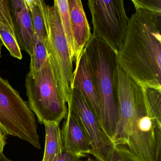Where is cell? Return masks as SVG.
Instances as JSON below:
<instances>
[{
	"label": "cell",
	"mask_w": 161,
	"mask_h": 161,
	"mask_svg": "<svg viewBox=\"0 0 161 161\" xmlns=\"http://www.w3.org/2000/svg\"><path fill=\"white\" fill-rule=\"evenodd\" d=\"M126 147L138 161H161V118L151 109L138 85Z\"/></svg>",
	"instance_id": "obj_3"
},
{
	"label": "cell",
	"mask_w": 161,
	"mask_h": 161,
	"mask_svg": "<svg viewBox=\"0 0 161 161\" xmlns=\"http://www.w3.org/2000/svg\"><path fill=\"white\" fill-rule=\"evenodd\" d=\"M70 99L68 103L78 117L82 127L89 139L91 154L97 161H110L114 146L80 90H70Z\"/></svg>",
	"instance_id": "obj_8"
},
{
	"label": "cell",
	"mask_w": 161,
	"mask_h": 161,
	"mask_svg": "<svg viewBox=\"0 0 161 161\" xmlns=\"http://www.w3.org/2000/svg\"><path fill=\"white\" fill-rule=\"evenodd\" d=\"M25 1L31 14L36 36L47 42V33L45 15L47 4L43 0Z\"/></svg>",
	"instance_id": "obj_15"
},
{
	"label": "cell",
	"mask_w": 161,
	"mask_h": 161,
	"mask_svg": "<svg viewBox=\"0 0 161 161\" xmlns=\"http://www.w3.org/2000/svg\"><path fill=\"white\" fill-rule=\"evenodd\" d=\"M3 46V44L2 43L1 41L0 40V58L2 57V47Z\"/></svg>",
	"instance_id": "obj_25"
},
{
	"label": "cell",
	"mask_w": 161,
	"mask_h": 161,
	"mask_svg": "<svg viewBox=\"0 0 161 161\" xmlns=\"http://www.w3.org/2000/svg\"><path fill=\"white\" fill-rule=\"evenodd\" d=\"M75 62V69L70 80V90H80L101 124L99 100L85 49Z\"/></svg>",
	"instance_id": "obj_11"
},
{
	"label": "cell",
	"mask_w": 161,
	"mask_h": 161,
	"mask_svg": "<svg viewBox=\"0 0 161 161\" xmlns=\"http://www.w3.org/2000/svg\"><path fill=\"white\" fill-rule=\"evenodd\" d=\"M7 135L0 129V155L3 153L4 147L6 144Z\"/></svg>",
	"instance_id": "obj_23"
},
{
	"label": "cell",
	"mask_w": 161,
	"mask_h": 161,
	"mask_svg": "<svg viewBox=\"0 0 161 161\" xmlns=\"http://www.w3.org/2000/svg\"><path fill=\"white\" fill-rule=\"evenodd\" d=\"M37 127L35 114L28 102L0 76V129L6 135L25 140L39 149Z\"/></svg>",
	"instance_id": "obj_5"
},
{
	"label": "cell",
	"mask_w": 161,
	"mask_h": 161,
	"mask_svg": "<svg viewBox=\"0 0 161 161\" xmlns=\"http://www.w3.org/2000/svg\"><path fill=\"white\" fill-rule=\"evenodd\" d=\"M96 161L94 159H93V158H91V157H89L88 158H87V160L86 161Z\"/></svg>",
	"instance_id": "obj_26"
},
{
	"label": "cell",
	"mask_w": 161,
	"mask_h": 161,
	"mask_svg": "<svg viewBox=\"0 0 161 161\" xmlns=\"http://www.w3.org/2000/svg\"><path fill=\"white\" fill-rule=\"evenodd\" d=\"M161 14L139 9L117 53L119 67L142 89L161 91Z\"/></svg>",
	"instance_id": "obj_1"
},
{
	"label": "cell",
	"mask_w": 161,
	"mask_h": 161,
	"mask_svg": "<svg viewBox=\"0 0 161 161\" xmlns=\"http://www.w3.org/2000/svg\"><path fill=\"white\" fill-rule=\"evenodd\" d=\"M45 18L47 27V46L50 63L61 97L65 103L70 99V82L73 65L58 8L46 4Z\"/></svg>",
	"instance_id": "obj_6"
},
{
	"label": "cell",
	"mask_w": 161,
	"mask_h": 161,
	"mask_svg": "<svg viewBox=\"0 0 161 161\" xmlns=\"http://www.w3.org/2000/svg\"><path fill=\"white\" fill-rule=\"evenodd\" d=\"M87 5L94 28L92 35L118 52L123 44L129 19L122 0H89Z\"/></svg>",
	"instance_id": "obj_7"
},
{
	"label": "cell",
	"mask_w": 161,
	"mask_h": 161,
	"mask_svg": "<svg viewBox=\"0 0 161 161\" xmlns=\"http://www.w3.org/2000/svg\"><path fill=\"white\" fill-rule=\"evenodd\" d=\"M136 10L144 9L156 14H161V0H132Z\"/></svg>",
	"instance_id": "obj_21"
},
{
	"label": "cell",
	"mask_w": 161,
	"mask_h": 161,
	"mask_svg": "<svg viewBox=\"0 0 161 161\" xmlns=\"http://www.w3.org/2000/svg\"><path fill=\"white\" fill-rule=\"evenodd\" d=\"M46 142L42 161H55L63 153L61 129L57 122H45Z\"/></svg>",
	"instance_id": "obj_14"
},
{
	"label": "cell",
	"mask_w": 161,
	"mask_h": 161,
	"mask_svg": "<svg viewBox=\"0 0 161 161\" xmlns=\"http://www.w3.org/2000/svg\"><path fill=\"white\" fill-rule=\"evenodd\" d=\"M110 161H138L126 146H115Z\"/></svg>",
	"instance_id": "obj_20"
},
{
	"label": "cell",
	"mask_w": 161,
	"mask_h": 161,
	"mask_svg": "<svg viewBox=\"0 0 161 161\" xmlns=\"http://www.w3.org/2000/svg\"><path fill=\"white\" fill-rule=\"evenodd\" d=\"M67 115L61 130L63 152L83 158L91 154L89 139L75 113L68 107Z\"/></svg>",
	"instance_id": "obj_10"
},
{
	"label": "cell",
	"mask_w": 161,
	"mask_h": 161,
	"mask_svg": "<svg viewBox=\"0 0 161 161\" xmlns=\"http://www.w3.org/2000/svg\"><path fill=\"white\" fill-rule=\"evenodd\" d=\"M0 26L15 36L11 0H0Z\"/></svg>",
	"instance_id": "obj_19"
},
{
	"label": "cell",
	"mask_w": 161,
	"mask_h": 161,
	"mask_svg": "<svg viewBox=\"0 0 161 161\" xmlns=\"http://www.w3.org/2000/svg\"><path fill=\"white\" fill-rule=\"evenodd\" d=\"M15 34L21 50L32 55L35 34L25 0H11Z\"/></svg>",
	"instance_id": "obj_12"
},
{
	"label": "cell",
	"mask_w": 161,
	"mask_h": 161,
	"mask_svg": "<svg viewBox=\"0 0 161 161\" xmlns=\"http://www.w3.org/2000/svg\"><path fill=\"white\" fill-rule=\"evenodd\" d=\"M0 40L9 51L11 56L19 60H22L21 50L16 36L11 32L0 26Z\"/></svg>",
	"instance_id": "obj_18"
},
{
	"label": "cell",
	"mask_w": 161,
	"mask_h": 161,
	"mask_svg": "<svg viewBox=\"0 0 161 161\" xmlns=\"http://www.w3.org/2000/svg\"><path fill=\"white\" fill-rule=\"evenodd\" d=\"M31 58L30 69L31 71L40 70L49 59L47 42L36 36L32 55Z\"/></svg>",
	"instance_id": "obj_17"
},
{
	"label": "cell",
	"mask_w": 161,
	"mask_h": 161,
	"mask_svg": "<svg viewBox=\"0 0 161 161\" xmlns=\"http://www.w3.org/2000/svg\"><path fill=\"white\" fill-rule=\"evenodd\" d=\"M84 49L99 100L101 124L112 140L119 121L117 52L102 39L93 35Z\"/></svg>",
	"instance_id": "obj_2"
},
{
	"label": "cell",
	"mask_w": 161,
	"mask_h": 161,
	"mask_svg": "<svg viewBox=\"0 0 161 161\" xmlns=\"http://www.w3.org/2000/svg\"><path fill=\"white\" fill-rule=\"evenodd\" d=\"M137 84L118 66L117 78L119 121L112 139L114 146H127L134 113L135 98Z\"/></svg>",
	"instance_id": "obj_9"
},
{
	"label": "cell",
	"mask_w": 161,
	"mask_h": 161,
	"mask_svg": "<svg viewBox=\"0 0 161 161\" xmlns=\"http://www.w3.org/2000/svg\"><path fill=\"white\" fill-rule=\"evenodd\" d=\"M68 3L76 62L92 35L81 1L68 0Z\"/></svg>",
	"instance_id": "obj_13"
},
{
	"label": "cell",
	"mask_w": 161,
	"mask_h": 161,
	"mask_svg": "<svg viewBox=\"0 0 161 161\" xmlns=\"http://www.w3.org/2000/svg\"><path fill=\"white\" fill-rule=\"evenodd\" d=\"M82 157L68 153L63 152L62 155L55 161H82Z\"/></svg>",
	"instance_id": "obj_22"
},
{
	"label": "cell",
	"mask_w": 161,
	"mask_h": 161,
	"mask_svg": "<svg viewBox=\"0 0 161 161\" xmlns=\"http://www.w3.org/2000/svg\"><path fill=\"white\" fill-rule=\"evenodd\" d=\"M28 103L40 124L60 122L67 115L66 103L56 85L49 59L36 71H29L25 80Z\"/></svg>",
	"instance_id": "obj_4"
},
{
	"label": "cell",
	"mask_w": 161,
	"mask_h": 161,
	"mask_svg": "<svg viewBox=\"0 0 161 161\" xmlns=\"http://www.w3.org/2000/svg\"><path fill=\"white\" fill-rule=\"evenodd\" d=\"M0 161H13L7 158L3 153L0 155Z\"/></svg>",
	"instance_id": "obj_24"
},
{
	"label": "cell",
	"mask_w": 161,
	"mask_h": 161,
	"mask_svg": "<svg viewBox=\"0 0 161 161\" xmlns=\"http://www.w3.org/2000/svg\"><path fill=\"white\" fill-rule=\"evenodd\" d=\"M54 3L58 8L62 27L67 41L71 59L72 62H75L68 0H54Z\"/></svg>",
	"instance_id": "obj_16"
}]
</instances>
